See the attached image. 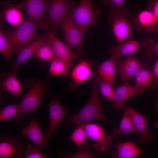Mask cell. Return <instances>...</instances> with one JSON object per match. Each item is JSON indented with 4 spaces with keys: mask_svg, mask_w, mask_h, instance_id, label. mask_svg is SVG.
Here are the masks:
<instances>
[{
    "mask_svg": "<svg viewBox=\"0 0 158 158\" xmlns=\"http://www.w3.org/2000/svg\"><path fill=\"white\" fill-rule=\"evenodd\" d=\"M0 86L3 91L14 96H19L22 92L21 84L13 72L2 80Z\"/></svg>",
    "mask_w": 158,
    "mask_h": 158,
    "instance_id": "obj_26",
    "label": "cell"
},
{
    "mask_svg": "<svg viewBox=\"0 0 158 158\" xmlns=\"http://www.w3.org/2000/svg\"><path fill=\"white\" fill-rule=\"evenodd\" d=\"M137 95L139 92L135 86L127 83L117 87L114 92L111 103L115 110H121L125 109L126 101L129 98Z\"/></svg>",
    "mask_w": 158,
    "mask_h": 158,
    "instance_id": "obj_16",
    "label": "cell"
},
{
    "mask_svg": "<svg viewBox=\"0 0 158 158\" xmlns=\"http://www.w3.org/2000/svg\"><path fill=\"white\" fill-rule=\"evenodd\" d=\"M141 44L137 41L133 40L132 35L130 36L124 41L116 46L112 47L109 50L116 65L122 60L121 57L139 51L141 48Z\"/></svg>",
    "mask_w": 158,
    "mask_h": 158,
    "instance_id": "obj_15",
    "label": "cell"
},
{
    "mask_svg": "<svg viewBox=\"0 0 158 158\" xmlns=\"http://www.w3.org/2000/svg\"><path fill=\"white\" fill-rule=\"evenodd\" d=\"M23 115L20 105H9L1 109L0 122L10 118L15 119Z\"/></svg>",
    "mask_w": 158,
    "mask_h": 158,
    "instance_id": "obj_32",
    "label": "cell"
},
{
    "mask_svg": "<svg viewBox=\"0 0 158 158\" xmlns=\"http://www.w3.org/2000/svg\"><path fill=\"white\" fill-rule=\"evenodd\" d=\"M0 51L6 58L13 53L12 45L1 28L0 31Z\"/></svg>",
    "mask_w": 158,
    "mask_h": 158,
    "instance_id": "obj_34",
    "label": "cell"
},
{
    "mask_svg": "<svg viewBox=\"0 0 158 158\" xmlns=\"http://www.w3.org/2000/svg\"><path fill=\"white\" fill-rule=\"evenodd\" d=\"M101 11L99 8L94 9L91 0H81L71 16L75 24L84 35L89 28L97 25Z\"/></svg>",
    "mask_w": 158,
    "mask_h": 158,
    "instance_id": "obj_4",
    "label": "cell"
},
{
    "mask_svg": "<svg viewBox=\"0 0 158 158\" xmlns=\"http://www.w3.org/2000/svg\"><path fill=\"white\" fill-rule=\"evenodd\" d=\"M123 114L119 126L114 127L112 130V134L115 138H118L127 134H138L131 116L126 107Z\"/></svg>",
    "mask_w": 158,
    "mask_h": 158,
    "instance_id": "obj_20",
    "label": "cell"
},
{
    "mask_svg": "<svg viewBox=\"0 0 158 158\" xmlns=\"http://www.w3.org/2000/svg\"><path fill=\"white\" fill-rule=\"evenodd\" d=\"M154 111L156 114L158 115V99L155 105Z\"/></svg>",
    "mask_w": 158,
    "mask_h": 158,
    "instance_id": "obj_39",
    "label": "cell"
},
{
    "mask_svg": "<svg viewBox=\"0 0 158 158\" xmlns=\"http://www.w3.org/2000/svg\"><path fill=\"white\" fill-rule=\"evenodd\" d=\"M22 135L28 138L41 148L46 147L47 139L42 132L40 124L37 119L31 121L21 130Z\"/></svg>",
    "mask_w": 158,
    "mask_h": 158,
    "instance_id": "obj_17",
    "label": "cell"
},
{
    "mask_svg": "<svg viewBox=\"0 0 158 158\" xmlns=\"http://www.w3.org/2000/svg\"><path fill=\"white\" fill-rule=\"evenodd\" d=\"M84 127L88 138L94 140L93 145L97 150L105 152L111 148L113 144L111 135H106L104 130L95 123H81Z\"/></svg>",
    "mask_w": 158,
    "mask_h": 158,
    "instance_id": "obj_9",
    "label": "cell"
},
{
    "mask_svg": "<svg viewBox=\"0 0 158 158\" xmlns=\"http://www.w3.org/2000/svg\"><path fill=\"white\" fill-rule=\"evenodd\" d=\"M147 9L153 13L154 18V24L152 32L158 30V0H148Z\"/></svg>",
    "mask_w": 158,
    "mask_h": 158,
    "instance_id": "obj_36",
    "label": "cell"
},
{
    "mask_svg": "<svg viewBox=\"0 0 158 158\" xmlns=\"http://www.w3.org/2000/svg\"><path fill=\"white\" fill-rule=\"evenodd\" d=\"M93 86L89 99L86 105L77 113L65 120L66 123H90L95 121L105 123L109 121L103 112L99 95L98 85L92 78Z\"/></svg>",
    "mask_w": 158,
    "mask_h": 158,
    "instance_id": "obj_1",
    "label": "cell"
},
{
    "mask_svg": "<svg viewBox=\"0 0 158 158\" xmlns=\"http://www.w3.org/2000/svg\"><path fill=\"white\" fill-rule=\"evenodd\" d=\"M22 144L18 138L11 134L0 138V158H22Z\"/></svg>",
    "mask_w": 158,
    "mask_h": 158,
    "instance_id": "obj_12",
    "label": "cell"
},
{
    "mask_svg": "<svg viewBox=\"0 0 158 158\" xmlns=\"http://www.w3.org/2000/svg\"><path fill=\"white\" fill-rule=\"evenodd\" d=\"M141 45L145 49V61L150 63L153 57L158 55V43L153 38H146L142 40Z\"/></svg>",
    "mask_w": 158,
    "mask_h": 158,
    "instance_id": "obj_31",
    "label": "cell"
},
{
    "mask_svg": "<svg viewBox=\"0 0 158 158\" xmlns=\"http://www.w3.org/2000/svg\"><path fill=\"white\" fill-rule=\"evenodd\" d=\"M68 109L61 105L57 97H53L49 105V122L48 132L46 136L47 139L51 138L68 112Z\"/></svg>",
    "mask_w": 158,
    "mask_h": 158,
    "instance_id": "obj_11",
    "label": "cell"
},
{
    "mask_svg": "<svg viewBox=\"0 0 158 158\" xmlns=\"http://www.w3.org/2000/svg\"><path fill=\"white\" fill-rule=\"evenodd\" d=\"M49 0H23L18 4L23 9L28 18L35 22L37 27L40 28L48 24L47 9Z\"/></svg>",
    "mask_w": 158,
    "mask_h": 158,
    "instance_id": "obj_7",
    "label": "cell"
},
{
    "mask_svg": "<svg viewBox=\"0 0 158 158\" xmlns=\"http://www.w3.org/2000/svg\"><path fill=\"white\" fill-rule=\"evenodd\" d=\"M135 75V86L139 92V95H142L145 91L155 87L152 84L153 76L151 71L142 68Z\"/></svg>",
    "mask_w": 158,
    "mask_h": 158,
    "instance_id": "obj_23",
    "label": "cell"
},
{
    "mask_svg": "<svg viewBox=\"0 0 158 158\" xmlns=\"http://www.w3.org/2000/svg\"><path fill=\"white\" fill-rule=\"evenodd\" d=\"M60 25L63 32L65 43L71 49H74L81 54H84L82 44L84 35L74 22L71 13L63 17Z\"/></svg>",
    "mask_w": 158,
    "mask_h": 158,
    "instance_id": "obj_6",
    "label": "cell"
},
{
    "mask_svg": "<svg viewBox=\"0 0 158 158\" xmlns=\"http://www.w3.org/2000/svg\"><path fill=\"white\" fill-rule=\"evenodd\" d=\"M152 72L153 76L154 85L155 87H158V60L154 65Z\"/></svg>",
    "mask_w": 158,
    "mask_h": 158,
    "instance_id": "obj_38",
    "label": "cell"
},
{
    "mask_svg": "<svg viewBox=\"0 0 158 158\" xmlns=\"http://www.w3.org/2000/svg\"><path fill=\"white\" fill-rule=\"evenodd\" d=\"M152 126L154 128L158 129V122L154 123Z\"/></svg>",
    "mask_w": 158,
    "mask_h": 158,
    "instance_id": "obj_40",
    "label": "cell"
},
{
    "mask_svg": "<svg viewBox=\"0 0 158 158\" xmlns=\"http://www.w3.org/2000/svg\"><path fill=\"white\" fill-rule=\"evenodd\" d=\"M142 150L133 142L116 143L111 153L114 158H134L140 155Z\"/></svg>",
    "mask_w": 158,
    "mask_h": 158,
    "instance_id": "obj_18",
    "label": "cell"
},
{
    "mask_svg": "<svg viewBox=\"0 0 158 158\" xmlns=\"http://www.w3.org/2000/svg\"><path fill=\"white\" fill-rule=\"evenodd\" d=\"M115 61L112 57L102 63L99 66L98 72L105 80L113 84L115 82L116 72Z\"/></svg>",
    "mask_w": 158,
    "mask_h": 158,
    "instance_id": "obj_27",
    "label": "cell"
},
{
    "mask_svg": "<svg viewBox=\"0 0 158 158\" xmlns=\"http://www.w3.org/2000/svg\"><path fill=\"white\" fill-rule=\"evenodd\" d=\"M117 65L116 71L124 83H127L132 76L143 68V65L137 58L131 55L126 56L124 60L120 62Z\"/></svg>",
    "mask_w": 158,
    "mask_h": 158,
    "instance_id": "obj_14",
    "label": "cell"
},
{
    "mask_svg": "<svg viewBox=\"0 0 158 158\" xmlns=\"http://www.w3.org/2000/svg\"><path fill=\"white\" fill-rule=\"evenodd\" d=\"M125 0H103V4L109 7L111 9L115 8L126 6L124 4Z\"/></svg>",
    "mask_w": 158,
    "mask_h": 158,
    "instance_id": "obj_37",
    "label": "cell"
},
{
    "mask_svg": "<svg viewBox=\"0 0 158 158\" xmlns=\"http://www.w3.org/2000/svg\"><path fill=\"white\" fill-rule=\"evenodd\" d=\"M1 4L4 8L3 17L9 24L17 27L23 21V16L18 3L6 1H1Z\"/></svg>",
    "mask_w": 158,
    "mask_h": 158,
    "instance_id": "obj_19",
    "label": "cell"
},
{
    "mask_svg": "<svg viewBox=\"0 0 158 158\" xmlns=\"http://www.w3.org/2000/svg\"><path fill=\"white\" fill-rule=\"evenodd\" d=\"M42 35L38 36L35 40L25 47L18 55L15 64L11 66L12 72L16 73L19 70V66L24 62L35 54L38 47L41 43Z\"/></svg>",
    "mask_w": 158,
    "mask_h": 158,
    "instance_id": "obj_22",
    "label": "cell"
},
{
    "mask_svg": "<svg viewBox=\"0 0 158 158\" xmlns=\"http://www.w3.org/2000/svg\"><path fill=\"white\" fill-rule=\"evenodd\" d=\"M92 78L96 81L102 96L111 100L114 92L112 85L113 84L96 72L93 74Z\"/></svg>",
    "mask_w": 158,
    "mask_h": 158,
    "instance_id": "obj_30",
    "label": "cell"
},
{
    "mask_svg": "<svg viewBox=\"0 0 158 158\" xmlns=\"http://www.w3.org/2000/svg\"><path fill=\"white\" fill-rule=\"evenodd\" d=\"M41 148L37 146H32L28 144L25 149L23 156L25 158H48L50 157L49 155L44 154L40 152Z\"/></svg>",
    "mask_w": 158,
    "mask_h": 158,
    "instance_id": "obj_35",
    "label": "cell"
},
{
    "mask_svg": "<svg viewBox=\"0 0 158 158\" xmlns=\"http://www.w3.org/2000/svg\"><path fill=\"white\" fill-rule=\"evenodd\" d=\"M91 142L90 140H87L77 152L71 154L66 150L60 151L58 157L66 158H94L99 157L98 154L92 153L90 150Z\"/></svg>",
    "mask_w": 158,
    "mask_h": 158,
    "instance_id": "obj_28",
    "label": "cell"
},
{
    "mask_svg": "<svg viewBox=\"0 0 158 158\" xmlns=\"http://www.w3.org/2000/svg\"><path fill=\"white\" fill-rule=\"evenodd\" d=\"M126 107L129 111L133 120L135 127L140 135L138 140L142 143H145L152 141L154 134L148 130L147 117L126 104Z\"/></svg>",
    "mask_w": 158,
    "mask_h": 158,
    "instance_id": "obj_13",
    "label": "cell"
},
{
    "mask_svg": "<svg viewBox=\"0 0 158 158\" xmlns=\"http://www.w3.org/2000/svg\"><path fill=\"white\" fill-rule=\"evenodd\" d=\"M131 18V13L126 6L115 8L108 16L107 22L112 24V30L118 44L132 35L136 29Z\"/></svg>",
    "mask_w": 158,
    "mask_h": 158,
    "instance_id": "obj_2",
    "label": "cell"
},
{
    "mask_svg": "<svg viewBox=\"0 0 158 158\" xmlns=\"http://www.w3.org/2000/svg\"><path fill=\"white\" fill-rule=\"evenodd\" d=\"M43 29L49 38L52 44L55 57L64 61L71 68L73 60L78 55L72 52L65 43L60 40L51 30L47 24L42 25Z\"/></svg>",
    "mask_w": 158,
    "mask_h": 158,
    "instance_id": "obj_10",
    "label": "cell"
},
{
    "mask_svg": "<svg viewBox=\"0 0 158 158\" xmlns=\"http://www.w3.org/2000/svg\"><path fill=\"white\" fill-rule=\"evenodd\" d=\"M91 65L90 62L83 60L77 64L71 73L74 83L78 84L87 80L92 74Z\"/></svg>",
    "mask_w": 158,
    "mask_h": 158,
    "instance_id": "obj_24",
    "label": "cell"
},
{
    "mask_svg": "<svg viewBox=\"0 0 158 158\" xmlns=\"http://www.w3.org/2000/svg\"><path fill=\"white\" fill-rule=\"evenodd\" d=\"M36 23L28 18L14 30L4 32L13 47V53L18 55L20 51L38 37Z\"/></svg>",
    "mask_w": 158,
    "mask_h": 158,
    "instance_id": "obj_3",
    "label": "cell"
},
{
    "mask_svg": "<svg viewBox=\"0 0 158 158\" xmlns=\"http://www.w3.org/2000/svg\"><path fill=\"white\" fill-rule=\"evenodd\" d=\"M153 13L147 9L142 10L134 17L133 23L136 29L149 33H152L154 24Z\"/></svg>",
    "mask_w": 158,
    "mask_h": 158,
    "instance_id": "obj_21",
    "label": "cell"
},
{
    "mask_svg": "<svg viewBox=\"0 0 158 158\" xmlns=\"http://www.w3.org/2000/svg\"><path fill=\"white\" fill-rule=\"evenodd\" d=\"M55 57L51 42L47 35H42V42L35 54V58L50 62Z\"/></svg>",
    "mask_w": 158,
    "mask_h": 158,
    "instance_id": "obj_25",
    "label": "cell"
},
{
    "mask_svg": "<svg viewBox=\"0 0 158 158\" xmlns=\"http://www.w3.org/2000/svg\"><path fill=\"white\" fill-rule=\"evenodd\" d=\"M51 76L35 83L23 97L19 105L23 115L32 113L39 107L42 101L45 84Z\"/></svg>",
    "mask_w": 158,
    "mask_h": 158,
    "instance_id": "obj_8",
    "label": "cell"
},
{
    "mask_svg": "<svg viewBox=\"0 0 158 158\" xmlns=\"http://www.w3.org/2000/svg\"><path fill=\"white\" fill-rule=\"evenodd\" d=\"M76 3L71 0H49L47 9L48 25L55 35L59 25L63 17L72 12L76 7Z\"/></svg>",
    "mask_w": 158,
    "mask_h": 158,
    "instance_id": "obj_5",
    "label": "cell"
},
{
    "mask_svg": "<svg viewBox=\"0 0 158 158\" xmlns=\"http://www.w3.org/2000/svg\"><path fill=\"white\" fill-rule=\"evenodd\" d=\"M77 127L72 133L70 139L79 147H81L88 138L85 130L81 123L77 124Z\"/></svg>",
    "mask_w": 158,
    "mask_h": 158,
    "instance_id": "obj_33",
    "label": "cell"
},
{
    "mask_svg": "<svg viewBox=\"0 0 158 158\" xmlns=\"http://www.w3.org/2000/svg\"><path fill=\"white\" fill-rule=\"evenodd\" d=\"M49 74L66 77L71 71V68L64 61L55 57L50 62Z\"/></svg>",
    "mask_w": 158,
    "mask_h": 158,
    "instance_id": "obj_29",
    "label": "cell"
}]
</instances>
